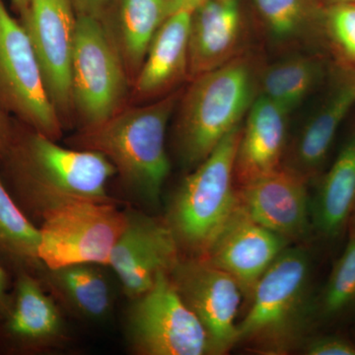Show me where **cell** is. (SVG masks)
Listing matches in <instances>:
<instances>
[{
    "mask_svg": "<svg viewBox=\"0 0 355 355\" xmlns=\"http://www.w3.org/2000/svg\"><path fill=\"white\" fill-rule=\"evenodd\" d=\"M169 275L207 331L212 355L228 354L238 343L237 315L244 296L239 284L202 258L181 257Z\"/></svg>",
    "mask_w": 355,
    "mask_h": 355,
    "instance_id": "12",
    "label": "cell"
},
{
    "mask_svg": "<svg viewBox=\"0 0 355 355\" xmlns=\"http://www.w3.org/2000/svg\"><path fill=\"white\" fill-rule=\"evenodd\" d=\"M308 183L302 175L282 165L237 188L238 200L254 221L293 244L312 231Z\"/></svg>",
    "mask_w": 355,
    "mask_h": 355,
    "instance_id": "14",
    "label": "cell"
},
{
    "mask_svg": "<svg viewBox=\"0 0 355 355\" xmlns=\"http://www.w3.org/2000/svg\"><path fill=\"white\" fill-rule=\"evenodd\" d=\"M13 275L0 263V318L3 317L10 304Z\"/></svg>",
    "mask_w": 355,
    "mask_h": 355,
    "instance_id": "30",
    "label": "cell"
},
{
    "mask_svg": "<svg viewBox=\"0 0 355 355\" xmlns=\"http://www.w3.org/2000/svg\"><path fill=\"white\" fill-rule=\"evenodd\" d=\"M77 15L67 0H30L19 16L36 55L46 92L62 123L73 120L71 70Z\"/></svg>",
    "mask_w": 355,
    "mask_h": 355,
    "instance_id": "10",
    "label": "cell"
},
{
    "mask_svg": "<svg viewBox=\"0 0 355 355\" xmlns=\"http://www.w3.org/2000/svg\"><path fill=\"white\" fill-rule=\"evenodd\" d=\"M182 93L178 89L147 104L125 106L99 125L79 130L69 144L103 154L139 202L157 207L171 170L166 132Z\"/></svg>",
    "mask_w": 355,
    "mask_h": 355,
    "instance_id": "2",
    "label": "cell"
},
{
    "mask_svg": "<svg viewBox=\"0 0 355 355\" xmlns=\"http://www.w3.org/2000/svg\"><path fill=\"white\" fill-rule=\"evenodd\" d=\"M116 175L103 154L69 148L14 119L0 177L23 212L39 226L44 216L79 200L114 202L107 191Z\"/></svg>",
    "mask_w": 355,
    "mask_h": 355,
    "instance_id": "1",
    "label": "cell"
},
{
    "mask_svg": "<svg viewBox=\"0 0 355 355\" xmlns=\"http://www.w3.org/2000/svg\"><path fill=\"white\" fill-rule=\"evenodd\" d=\"M127 225L114 248L109 268L132 300L153 287L161 273H170L181 252L165 218L128 209Z\"/></svg>",
    "mask_w": 355,
    "mask_h": 355,
    "instance_id": "13",
    "label": "cell"
},
{
    "mask_svg": "<svg viewBox=\"0 0 355 355\" xmlns=\"http://www.w3.org/2000/svg\"><path fill=\"white\" fill-rule=\"evenodd\" d=\"M330 69L323 55H291L261 71L259 94L291 114L326 80Z\"/></svg>",
    "mask_w": 355,
    "mask_h": 355,
    "instance_id": "23",
    "label": "cell"
},
{
    "mask_svg": "<svg viewBox=\"0 0 355 355\" xmlns=\"http://www.w3.org/2000/svg\"><path fill=\"white\" fill-rule=\"evenodd\" d=\"M69 343L62 308L41 279L23 270L14 273L10 304L0 318V354H48Z\"/></svg>",
    "mask_w": 355,
    "mask_h": 355,
    "instance_id": "11",
    "label": "cell"
},
{
    "mask_svg": "<svg viewBox=\"0 0 355 355\" xmlns=\"http://www.w3.org/2000/svg\"><path fill=\"white\" fill-rule=\"evenodd\" d=\"M112 20H102L127 70L130 83L146 60L151 42L171 14L170 0H114Z\"/></svg>",
    "mask_w": 355,
    "mask_h": 355,
    "instance_id": "22",
    "label": "cell"
},
{
    "mask_svg": "<svg viewBox=\"0 0 355 355\" xmlns=\"http://www.w3.org/2000/svg\"><path fill=\"white\" fill-rule=\"evenodd\" d=\"M246 34L240 0H207L193 9L189 81L244 53Z\"/></svg>",
    "mask_w": 355,
    "mask_h": 355,
    "instance_id": "17",
    "label": "cell"
},
{
    "mask_svg": "<svg viewBox=\"0 0 355 355\" xmlns=\"http://www.w3.org/2000/svg\"><path fill=\"white\" fill-rule=\"evenodd\" d=\"M322 42L334 64L355 70V3L324 6Z\"/></svg>",
    "mask_w": 355,
    "mask_h": 355,
    "instance_id": "27",
    "label": "cell"
},
{
    "mask_svg": "<svg viewBox=\"0 0 355 355\" xmlns=\"http://www.w3.org/2000/svg\"><path fill=\"white\" fill-rule=\"evenodd\" d=\"M268 38L280 46L322 42L320 0H252Z\"/></svg>",
    "mask_w": 355,
    "mask_h": 355,
    "instance_id": "24",
    "label": "cell"
},
{
    "mask_svg": "<svg viewBox=\"0 0 355 355\" xmlns=\"http://www.w3.org/2000/svg\"><path fill=\"white\" fill-rule=\"evenodd\" d=\"M260 74L253 55L244 53L190 80L175 125V147L184 167H197L242 123L259 95Z\"/></svg>",
    "mask_w": 355,
    "mask_h": 355,
    "instance_id": "4",
    "label": "cell"
},
{
    "mask_svg": "<svg viewBox=\"0 0 355 355\" xmlns=\"http://www.w3.org/2000/svg\"><path fill=\"white\" fill-rule=\"evenodd\" d=\"M318 178L311 198L312 230L336 239L347 230L355 207V123L330 168Z\"/></svg>",
    "mask_w": 355,
    "mask_h": 355,
    "instance_id": "21",
    "label": "cell"
},
{
    "mask_svg": "<svg viewBox=\"0 0 355 355\" xmlns=\"http://www.w3.org/2000/svg\"><path fill=\"white\" fill-rule=\"evenodd\" d=\"M40 229L7 190L0 177V263L12 275H39L44 266L39 257Z\"/></svg>",
    "mask_w": 355,
    "mask_h": 355,
    "instance_id": "25",
    "label": "cell"
},
{
    "mask_svg": "<svg viewBox=\"0 0 355 355\" xmlns=\"http://www.w3.org/2000/svg\"><path fill=\"white\" fill-rule=\"evenodd\" d=\"M347 230H349V233H352V234L355 235V207L354 211H352V216H350Z\"/></svg>",
    "mask_w": 355,
    "mask_h": 355,
    "instance_id": "35",
    "label": "cell"
},
{
    "mask_svg": "<svg viewBox=\"0 0 355 355\" xmlns=\"http://www.w3.org/2000/svg\"><path fill=\"white\" fill-rule=\"evenodd\" d=\"M328 77L323 99L288 144L282 164L308 181L323 172L338 130L355 109V70L334 64Z\"/></svg>",
    "mask_w": 355,
    "mask_h": 355,
    "instance_id": "15",
    "label": "cell"
},
{
    "mask_svg": "<svg viewBox=\"0 0 355 355\" xmlns=\"http://www.w3.org/2000/svg\"><path fill=\"white\" fill-rule=\"evenodd\" d=\"M355 309V235L331 268L321 293L314 300L315 319L331 321Z\"/></svg>",
    "mask_w": 355,
    "mask_h": 355,
    "instance_id": "26",
    "label": "cell"
},
{
    "mask_svg": "<svg viewBox=\"0 0 355 355\" xmlns=\"http://www.w3.org/2000/svg\"><path fill=\"white\" fill-rule=\"evenodd\" d=\"M125 225L127 212L114 202L67 203L39 224L40 260L46 268L78 263L109 266Z\"/></svg>",
    "mask_w": 355,
    "mask_h": 355,
    "instance_id": "7",
    "label": "cell"
},
{
    "mask_svg": "<svg viewBox=\"0 0 355 355\" xmlns=\"http://www.w3.org/2000/svg\"><path fill=\"white\" fill-rule=\"evenodd\" d=\"M77 16H89L103 20L114 0H67Z\"/></svg>",
    "mask_w": 355,
    "mask_h": 355,
    "instance_id": "29",
    "label": "cell"
},
{
    "mask_svg": "<svg viewBox=\"0 0 355 355\" xmlns=\"http://www.w3.org/2000/svg\"><path fill=\"white\" fill-rule=\"evenodd\" d=\"M205 1L207 0H170L171 13L174 12V11L180 10V9H190V10H193L196 7Z\"/></svg>",
    "mask_w": 355,
    "mask_h": 355,
    "instance_id": "32",
    "label": "cell"
},
{
    "mask_svg": "<svg viewBox=\"0 0 355 355\" xmlns=\"http://www.w3.org/2000/svg\"><path fill=\"white\" fill-rule=\"evenodd\" d=\"M104 266L78 263L44 268L38 275L55 302L76 319L101 322L113 311L114 291Z\"/></svg>",
    "mask_w": 355,
    "mask_h": 355,
    "instance_id": "20",
    "label": "cell"
},
{
    "mask_svg": "<svg viewBox=\"0 0 355 355\" xmlns=\"http://www.w3.org/2000/svg\"><path fill=\"white\" fill-rule=\"evenodd\" d=\"M242 123L191 170L172 196L164 217L182 257L203 258L238 207L234 165Z\"/></svg>",
    "mask_w": 355,
    "mask_h": 355,
    "instance_id": "5",
    "label": "cell"
},
{
    "mask_svg": "<svg viewBox=\"0 0 355 355\" xmlns=\"http://www.w3.org/2000/svg\"><path fill=\"white\" fill-rule=\"evenodd\" d=\"M0 105L14 119L55 140L64 123L46 92L29 36L0 0Z\"/></svg>",
    "mask_w": 355,
    "mask_h": 355,
    "instance_id": "9",
    "label": "cell"
},
{
    "mask_svg": "<svg viewBox=\"0 0 355 355\" xmlns=\"http://www.w3.org/2000/svg\"><path fill=\"white\" fill-rule=\"evenodd\" d=\"M289 114L259 94L246 114L235 155L237 188L284 164L288 147Z\"/></svg>",
    "mask_w": 355,
    "mask_h": 355,
    "instance_id": "18",
    "label": "cell"
},
{
    "mask_svg": "<svg viewBox=\"0 0 355 355\" xmlns=\"http://www.w3.org/2000/svg\"><path fill=\"white\" fill-rule=\"evenodd\" d=\"M130 87L127 70L104 23L77 16L71 92L80 130L95 127L125 108Z\"/></svg>",
    "mask_w": 355,
    "mask_h": 355,
    "instance_id": "6",
    "label": "cell"
},
{
    "mask_svg": "<svg viewBox=\"0 0 355 355\" xmlns=\"http://www.w3.org/2000/svg\"><path fill=\"white\" fill-rule=\"evenodd\" d=\"M312 258L291 245L257 282L246 316L238 323V343L265 355H286L300 349L314 316Z\"/></svg>",
    "mask_w": 355,
    "mask_h": 355,
    "instance_id": "3",
    "label": "cell"
},
{
    "mask_svg": "<svg viewBox=\"0 0 355 355\" xmlns=\"http://www.w3.org/2000/svg\"><path fill=\"white\" fill-rule=\"evenodd\" d=\"M125 336L137 355H212L207 331L184 303L169 273L132 299Z\"/></svg>",
    "mask_w": 355,
    "mask_h": 355,
    "instance_id": "8",
    "label": "cell"
},
{
    "mask_svg": "<svg viewBox=\"0 0 355 355\" xmlns=\"http://www.w3.org/2000/svg\"><path fill=\"white\" fill-rule=\"evenodd\" d=\"M14 130V118L7 113L0 105V160L3 157L11 139Z\"/></svg>",
    "mask_w": 355,
    "mask_h": 355,
    "instance_id": "31",
    "label": "cell"
},
{
    "mask_svg": "<svg viewBox=\"0 0 355 355\" xmlns=\"http://www.w3.org/2000/svg\"><path fill=\"white\" fill-rule=\"evenodd\" d=\"M30 0H11L12 8L18 15L21 16L29 6Z\"/></svg>",
    "mask_w": 355,
    "mask_h": 355,
    "instance_id": "33",
    "label": "cell"
},
{
    "mask_svg": "<svg viewBox=\"0 0 355 355\" xmlns=\"http://www.w3.org/2000/svg\"><path fill=\"white\" fill-rule=\"evenodd\" d=\"M191 11H174L159 28L141 69L132 83L135 102L154 101L178 90L184 80L189 81Z\"/></svg>",
    "mask_w": 355,
    "mask_h": 355,
    "instance_id": "19",
    "label": "cell"
},
{
    "mask_svg": "<svg viewBox=\"0 0 355 355\" xmlns=\"http://www.w3.org/2000/svg\"><path fill=\"white\" fill-rule=\"evenodd\" d=\"M324 6H334L340 3H355V0H320Z\"/></svg>",
    "mask_w": 355,
    "mask_h": 355,
    "instance_id": "34",
    "label": "cell"
},
{
    "mask_svg": "<svg viewBox=\"0 0 355 355\" xmlns=\"http://www.w3.org/2000/svg\"><path fill=\"white\" fill-rule=\"evenodd\" d=\"M291 243L237 209L202 259L229 273L244 296H251L257 282Z\"/></svg>",
    "mask_w": 355,
    "mask_h": 355,
    "instance_id": "16",
    "label": "cell"
},
{
    "mask_svg": "<svg viewBox=\"0 0 355 355\" xmlns=\"http://www.w3.org/2000/svg\"><path fill=\"white\" fill-rule=\"evenodd\" d=\"M301 349L307 355H355V343L343 336L322 335L306 338Z\"/></svg>",
    "mask_w": 355,
    "mask_h": 355,
    "instance_id": "28",
    "label": "cell"
}]
</instances>
